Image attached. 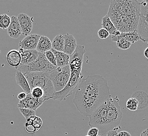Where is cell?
Segmentation results:
<instances>
[{
	"label": "cell",
	"instance_id": "obj_1",
	"mask_svg": "<svg viewBox=\"0 0 148 136\" xmlns=\"http://www.w3.org/2000/svg\"><path fill=\"white\" fill-rule=\"evenodd\" d=\"M111 97L108 82L102 75H92L80 81L73 99L80 113L89 117Z\"/></svg>",
	"mask_w": 148,
	"mask_h": 136
},
{
	"label": "cell",
	"instance_id": "obj_2",
	"mask_svg": "<svg viewBox=\"0 0 148 136\" xmlns=\"http://www.w3.org/2000/svg\"><path fill=\"white\" fill-rule=\"evenodd\" d=\"M85 53V49L84 46L77 45L76 50L71 55L69 56V66L71 70L70 79L67 84L63 90L55 92L53 99L54 101H65L77 89L80 81L83 79L82 69L84 56Z\"/></svg>",
	"mask_w": 148,
	"mask_h": 136
},
{
	"label": "cell",
	"instance_id": "obj_3",
	"mask_svg": "<svg viewBox=\"0 0 148 136\" xmlns=\"http://www.w3.org/2000/svg\"><path fill=\"white\" fill-rule=\"evenodd\" d=\"M24 75L28 81L31 90L35 87H39L44 91L43 99L45 101L53 99L56 91L48 73L31 72Z\"/></svg>",
	"mask_w": 148,
	"mask_h": 136
},
{
	"label": "cell",
	"instance_id": "obj_4",
	"mask_svg": "<svg viewBox=\"0 0 148 136\" xmlns=\"http://www.w3.org/2000/svg\"><path fill=\"white\" fill-rule=\"evenodd\" d=\"M141 5L134 0H112L107 15H121L140 17Z\"/></svg>",
	"mask_w": 148,
	"mask_h": 136
},
{
	"label": "cell",
	"instance_id": "obj_5",
	"mask_svg": "<svg viewBox=\"0 0 148 136\" xmlns=\"http://www.w3.org/2000/svg\"><path fill=\"white\" fill-rule=\"evenodd\" d=\"M57 68L49 63L44 53L39 52L38 57L34 62L26 65H20L16 68V70L21 72L23 74L31 72H46L49 73Z\"/></svg>",
	"mask_w": 148,
	"mask_h": 136
},
{
	"label": "cell",
	"instance_id": "obj_6",
	"mask_svg": "<svg viewBox=\"0 0 148 136\" xmlns=\"http://www.w3.org/2000/svg\"><path fill=\"white\" fill-rule=\"evenodd\" d=\"M123 117V114L119 105V99L116 97L110 99L107 111L106 122V134L110 131L116 129L120 124Z\"/></svg>",
	"mask_w": 148,
	"mask_h": 136
},
{
	"label": "cell",
	"instance_id": "obj_7",
	"mask_svg": "<svg viewBox=\"0 0 148 136\" xmlns=\"http://www.w3.org/2000/svg\"><path fill=\"white\" fill-rule=\"evenodd\" d=\"M117 31L121 33L137 31L140 17L129 16L121 15H107Z\"/></svg>",
	"mask_w": 148,
	"mask_h": 136
},
{
	"label": "cell",
	"instance_id": "obj_8",
	"mask_svg": "<svg viewBox=\"0 0 148 136\" xmlns=\"http://www.w3.org/2000/svg\"><path fill=\"white\" fill-rule=\"evenodd\" d=\"M111 97L92 114L89 117L88 125L90 127L97 128L99 136L105 135L106 117Z\"/></svg>",
	"mask_w": 148,
	"mask_h": 136
},
{
	"label": "cell",
	"instance_id": "obj_9",
	"mask_svg": "<svg viewBox=\"0 0 148 136\" xmlns=\"http://www.w3.org/2000/svg\"><path fill=\"white\" fill-rule=\"evenodd\" d=\"M49 74L55 90L58 92L63 90L69 82L71 75L70 67L69 65L63 68L57 67Z\"/></svg>",
	"mask_w": 148,
	"mask_h": 136
},
{
	"label": "cell",
	"instance_id": "obj_10",
	"mask_svg": "<svg viewBox=\"0 0 148 136\" xmlns=\"http://www.w3.org/2000/svg\"><path fill=\"white\" fill-rule=\"evenodd\" d=\"M140 3L141 13L137 32L144 43L148 41V4L145 1Z\"/></svg>",
	"mask_w": 148,
	"mask_h": 136
},
{
	"label": "cell",
	"instance_id": "obj_11",
	"mask_svg": "<svg viewBox=\"0 0 148 136\" xmlns=\"http://www.w3.org/2000/svg\"><path fill=\"white\" fill-rule=\"evenodd\" d=\"M45 101L43 98L40 99H35L30 93L27 95L25 99L19 101L17 104V107L18 108H27L36 112Z\"/></svg>",
	"mask_w": 148,
	"mask_h": 136
},
{
	"label": "cell",
	"instance_id": "obj_12",
	"mask_svg": "<svg viewBox=\"0 0 148 136\" xmlns=\"http://www.w3.org/2000/svg\"><path fill=\"white\" fill-rule=\"evenodd\" d=\"M40 35L38 34H31L26 36L22 40L20 41V48L24 50H36Z\"/></svg>",
	"mask_w": 148,
	"mask_h": 136
},
{
	"label": "cell",
	"instance_id": "obj_13",
	"mask_svg": "<svg viewBox=\"0 0 148 136\" xmlns=\"http://www.w3.org/2000/svg\"><path fill=\"white\" fill-rule=\"evenodd\" d=\"M17 18L22 34L25 36H28L32 31L33 27V17H30L24 13H21L18 15Z\"/></svg>",
	"mask_w": 148,
	"mask_h": 136
},
{
	"label": "cell",
	"instance_id": "obj_14",
	"mask_svg": "<svg viewBox=\"0 0 148 136\" xmlns=\"http://www.w3.org/2000/svg\"><path fill=\"white\" fill-rule=\"evenodd\" d=\"M18 51L21 56V65H26L34 62L39 55V52L36 50H24L20 48Z\"/></svg>",
	"mask_w": 148,
	"mask_h": 136
},
{
	"label": "cell",
	"instance_id": "obj_15",
	"mask_svg": "<svg viewBox=\"0 0 148 136\" xmlns=\"http://www.w3.org/2000/svg\"><path fill=\"white\" fill-rule=\"evenodd\" d=\"M7 33L9 36L13 39H17L22 34L18 20L16 16H12L11 23L7 29Z\"/></svg>",
	"mask_w": 148,
	"mask_h": 136
},
{
	"label": "cell",
	"instance_id": "obj_16",
	"mask_svg": "<svg viewBox=\"0 0 148 136\" xmlns=\"http://www.w3.org/2000/svg\"><path fill=\"white\" fill-rule=\"evenodd\" d=\"M76 40L71 34H66L64 35V48L63 52L71 56L77 48Z\"/></svg>",
	"mask_w": 148,
	"mask_h": 136
},
{
	"label": "cell",
	"instance_id": "obj_17",
	"mask_svg": "<svg viewBox=\"0 0 148 136\" xmlns=\"http://www.w3.org/2000/svg\"><path fill=\"white\" fill-rule=\"evenodd\" d=\"M131 97L137 99L138 102V109L143 110L147 107L148 106V95L145 92L137 91L132 94Z\"/></svg>",
	"mask_w": 148,
	"mask_h": 136
},
{
	"label": "cell",
	"instance_id": "obj_18",
	"mask_svg": "<svg viewBox=\"0 0 148 136\" xmlns=\"http://www.w3.org/2000/svg\"><path fill=\"white\" fill-rule=\"evenodd\" d=\"M6 60L9 65L15 69L21 65V56L18 51L16 50L9 51L6 55Z\"/></svg>",
	"mask_w": 148,
	"mask_h": 136
},
{
	"label": "cell",
	"instance_id": "obj_19",
	"mask_svg": "<svg viewBox=\"0 0 148 136\" xmlns=\"http://www.w3.org/2000/svg\"><path fill=\"white\" fill-rule=\"evenodd\" d=\"M51 51L54 54L57 67L63 68L69 65V56L64 53V52H60L55 50L51 49Z\"/></svg>",
	"mask_w": 148,
	"mask_h": 136
},
{
	"label": "cell",
	"instance_id": "obj_20",
	"mask_svg": "<svg viewBox=\"0 0 148 136\" xmlns=\"http://www.w3.org/2000/svg\"><path fill=\"white\" fill-rule=\"evenodd\" d=\"M15 80L17 85L20 86L24 93H25L27 95L31 93V90L28 81L24 75L21 72L16 71L15 74Z\"/></svg>",
	"mask_w": 148,
	"mask_h": 136
},
{
	"label": "cell",
	"instance_id": "obj_21",
	"mask_svg": "<svg viewBox=\"0 0 148 136\" xmlns=\"http://www.w3.org/2000/svg\"><path fill=\"white\" fill-rule=\"evenodd\" d=\"M52 49L51 42L49 38L45 36H41L36 47V50L38 52L45 53Z\"/></svg>",
	"mask_w": 148,
	"mask_h": 136
},
{
	"label": "cell",
	"instance_id": "obj_22",
	"mask_svg": "<svg viewBox=\"0 0 148 136\" xmlns=\"http://www.w3.org/2000/svg\"><path fill=\"white\" fill-rule=\"evenodd\" d=\"M101 26L102 29L106 30L111 36L116 35L119 32L117 31L114 24L111 22V20L107 15H105L102 18Z\"/></svg>",
	"mask_w": 148,
	"mask_h": 136
},
{
	"label": "cell",
	"instance_id": "obj_23",
	"mask_svg": "<svg viewBox=\"0 0 148 136\" xmlns=\"http://www.w3.org/2000/svg\"><path fill=\"white\" fill-rule=\"evenodd\" d=\"M111 40L112 41L116 42L117 47L118 48L123 50L128 49L130 47L132 44L131 43L129 42L128 41L125 39L123 37L121 36L120 35L118 36H111Z\"/></svg>",
	"mask_w": 148,
	"mask_h": 136
},
{
	"label": "cell",
	"instance_id": "obj_24",
	"mask_svg": "<svg viewBox=\"0 0 148 136\" xmlns=\"http://www.w3.org/2000/svg\"><path fill=\"white\" fill-rule=\"evenodd\" d=\"M51 47L55 50L63 52L64 48V35H57L51 42Z\"/></svg>",
	"mask_w": 148,
	"mask_h": 136
},
{
	"label": "cell",
	"instance_id": "obj_25",
	"mask_svg": "<svg viewBox=\"0 0 148 136\" xmlns=\"http://www.w3.org/2000/svg\"><path fill=\"white\" fill-rule=\"evenodd\" d=\"M120 35L131 44H134L140 40V37L137 31L129 33H121Z\"/></svg>",
	"mask_w": 148,
	"mask_h": 136
},
{
	"label": "cell",
	"instance_id": "obj_26",
	"mask_svg": "<svg viewBox=\"0 0 148 136\" xmlns=\"http://www.w3.org/2000/svg\"><path fill=\"white\" fill-rule=\"evenodd\" d=\"M11 17L6 14L0 15V28L3 30L8 29L11 23Z\"/></svg>",
	"mask_w": 148,
	"mask_h": 136
},
{
	"label": "cell",
	"instance_id": "obj_27",
	"mask_svg": "<svg viewBox=\"0 0 148 136\" xmlns=\"http://www.w3.org/2000/svg\"><path fill=\"white\" fill-rule=\"evenodd\" d=\"M126 107L129 111H137L138 108V102L137 99L133 97L128 99L126 103Z\"/></svg>",
	"mask_w": 148,
	"mask_h": 136
},
{
	"label": "cell",
	"instance_id": "obj_28",
	"mask_svg": "<svg viewBox=\"0 0 148 136\" xmlns=\"http://www.w3.org/2000/svg\"><path fill=\"white\" fill-rule=\"evenodd\" d=\"M27 120H29V122H31L33 125L36 128V131H38V130H40V129L42 127L43 122H42V119L40 118L39 117H37L36 116H33L31 117Z\"/></svg>",
	"mask_w": 148,
	"mask_h": 136
},
{
	"label": "cell",
	"instance_id": "obj_29",
	"mask_svg": "<svg viewBox=\"0 0 148 136\" xmlns=\"http://www.w3.org/2000/svg\"><path fill=\"white\" fill-rule=\"evenodd\" d=\"M31 94L32 96L35 99H40L43 98L44 93L43 89L39 87H35L32 89L31 91Z\"/></svg>",
	"mask_w": 148,
	"mask_h": 136
},
{
	"label": "cell",
	"instance_id": "obj_30",
	"mask_svg": "<svg viewBox=\"0 0 148 136\" xmlns=\"http://www.w3.org/2000/svg\"><path fill=\"white\" fill-rule=\"evenodd\" d=\"M19 111L26 120H27L31 117L36 116V112L32 109L27 108H19Z\"/></svg>",
	"mask_w": 148,
	"mask_h": 136
},
{
	"label": "cell",
	"instance_id": "obj_31",
	"mask_svg": "<svg viewBox=\"0 0 148 136\" xmlns=\"http://www.w3.org/2000/svg\"><path fill=\"white\" fill-rule=\"evenodd\" d=\"M44 54H45L47 60L49 61V63H51V65L57 67L56 61V59H55L54 54H53V52L51 51V50L46 52Z\"/></svg>",
	"mask_w": 148,
	"mask_h": 136
},
{
	"label": "cell",
	"instance_id": "obj_32",
	"mask_svg": "<svg viewBox=\"0 0 148 136\" xmlns=\"http://www.w3.org/2000/svg\"><path fill=\"white\" fill-rule=\"evenodd\" d=\"M25 128L26 131L28 133H33L37 131L36 128H35L34 126L33 125L31 122H29L28 120H26Z\"/></svg>",
	"mask_w": 148,
	"mask_h": 136
},
{
	"label": "cell",
	"instance_id": "obj_33",
	"mask_svg": "<svg viewBox=\"0 0 148 136\" xmlns=\"http://www.w3.org/2000/svg\"><path fill=\"white\" fill-rule=\"evenodd\" d=\"M97 34H98V37L100 39H105L107 38L110 35V34L108 31L103 29H100L98 31Z\"/></svg>",
	"mask_w": 148,
	"mask_h": 136
},
{
	"label": "cell",
	"instance_id": "obj_34",
	"mask_svg": "<svg viewBox=\"0 0 148 136\" xmlns=\"http://www.w3.org/2000/svg\"><path fill=\"white\" fill-rule=\"evenodd\" d=\"M89 136H98L99 135V130L97 128L92 127L89 130L87 133Z\"/></svg>",
	"mask_w": 148,
	"mask_h": 136
},
{
	"label": "cell",
	"instance_id": "obj_35",
	"mask_svg": "<svg viewBox=\"0 0 148 136\" xmlns=\"http://www.w3.org/2000/svg\"><path fill=\"white\" fill-rule=\"evenodd\" d=\"M120 128V127H118L116 129L109 131L108 133H107V136H114L115 135H117L118 134L117 131L118 129H119Z\"/></svg>",
	"mask_w": 148,
	"mask_h": 136
},
{
	"label": "cell",
	"instance_id": "obj_36",
	"mask_svg": "<svg viewBox=\"0 0 148 136\" xmlns=\"http://www.w3.org/2000/svg\"><path fill=\"white\" fill-rule=\"evenodd\" d=\"M27 96V94L24 92H21L17 95V99L20 101H22L23 99H25L26 97Z\"/></svg>",
	"mask_w": 148,
	"mask_h": 136
},
{
	"label": "cell",
	"instance_id": "obj_37",
	"mask_svg": "<svg viewBox=\"0 0 148 136\" xmlns=\"http://www.w3.org/2000/svg\"><path fill=\"white\" fill-rule=\"evenodd\" d=\"M117 136H131L129 133L126 131H121L117 134Z\"/></svg>",
	"mask_w": 148,
	"mask_h": 136
},
{
	"label": "cell",
	"instance_id": "obj_38",
	"mask_svg": "<svg viewBox=\"0 0 148 136\" xmlns=\"http://www.w3.org/2000/svg\"><path fill=\"white\" fill-rule=\"evenodd\" d=\"M140 136H148V129H146L143 131Z\"/></svg>",
	"mask_w": 148,
	"mask_h": 136
},
{
	"label": "cell",
	"instance_id": "obj_39",
	"mask_svg": "<svg viewBox=\"0 0 148 136\" xmlns=\"http://www.w3.org/2000/svg\"><path fill=\"white\" fill-rule=\"evenodd\" d=\"M144 55L145 58L148 59V47L145 49V50L144 51Z\"/></svg>",
	"mask_w": 148,
	"mask_h": 136
},
{
	"label": "cell",
	"instance_id": "obj_40",
	"mask_svg": "<svg viewBox=\"0 0 148 136\" xmlns=\"http://www.w3.org/2000/svg\"><path fill=\"white\" fill-rule=\"evenodd\" d=\"M145 2L148 4V1H145Z\"/></svg>",
	"mask_w": 148,
	"mask_h": 136
},
{
	"label": "cell",
	"instance_id": "obj_41",
	"mask_svg": "<svg viewBox=\"0 0 148 136\" xmlns=\"http://www.w3.org/2000/svg\"><path fill=\"white\" fill-rule=\"evenodd\" d=\"M117 136V135H115V136Z\"/></svg>",
	"mask_w": 148,
	"mask_h": 136
},
{
	"label": "cell",
	"instance_id": "obj_42",
	"mask_svg": "<svg viewBox=\"0 0 148 136\" xmlns=\"http://www.w3.org/2000/svg\"><path fill=\"white\" fill-rule=\"evenodd\" d=\"M88 136V135H86V136Z\"/></svg>",
	"mask_w": 148,
	"mask_h": 136
},
{
	"label": "cell",
	"instance_id": "obj_43",
	"mask_svg": "<svg viewBox=\"0 0 148 136\" xmlns=\"http://www.w3.org/2000/svg\"><path fill=\"white\" fill-rule=\"evenodd\" d=\"M147 43H148V41L147 42Z\"/></svg>",
	"mask_w": 148,
	"mask_h": 136
},
{
	"label": "cell",
	"instance_id": "obj_44",
	"mask_svg": "<svg viewBox=\"0 0 148 136\" xmlns=\"http://www.w3.org/2000/svg\"></svg>",
	"mask_w": 148,
	"mask_h": 136
}]
</instances>
